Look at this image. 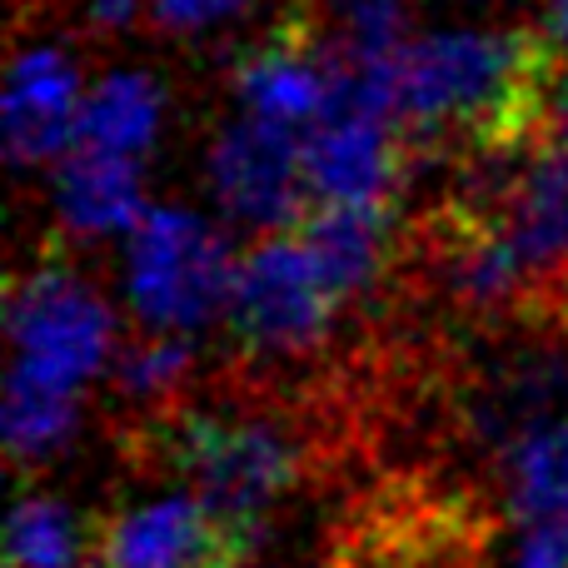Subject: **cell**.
Listing matches in <instances>:
<instances>
[{
  "label": "cell",
  "instance_id": "cell-1",
  "mask_svg": "<svg viewBox=\"0 0 568 568\" xmlns=\"http://www.w3.org/2000/svg\"><path fill=\"white\" fill-rule=\"evenodd\" d=\"M564 60L544 30H444L399 55V125L409 145H459L469 160H524L549 145Z\"/></svg>",
  "mask_w": 568,
  "mask_h": 568
},
{
  "label": "cell",
  "instance_id": "cell-2",
  "mask_svg": "<svg viewBox=\"0 0 568 568\" xmlns=\"http://www.w3.org/2000/svg\"><path fill=\"white\" fill-rule=\"evenodd\" d=\"M120 444L140 474L190 484L200 504L250 529L265 524V514L300 484L310 464V434L294 429L280 404H190V394L160 414L130 419Z\"/></svg>",
  "mask_w": 568,
  "mask_h": 568
},
{
  "label": "cell",
  "instance_id": "cell-3",
  "mask_svg": "<svg viewBox=\"0 0 568 568\" xmlns=\"http://www.w3.org/2000/svg\"><path fill=\"white\" fill-rule=\"evenodd\" d=\"M225 240L190 210H150L130 230V304L150 334H190L220 314L235 290Z\"/></svg>",
  "mask_w": 568,
  "mask_h": 568
},
{
  "label": "cell",
  "instance_id": "cell-4",
  "mask_svg": "<svg viewBox=\"0 0 568 568\" xmlns=\"http://www.w3.org/2000/svg\"><path fill=\"white\" fill-rule=\"evenodd\" d=\"M334 314H339V300L320 280L310 250L300 245L294 230H275L240 255L230 320L255 354L294 359V354L320 349Z\"/></svg>",
  "mask_w": 568,
  "mask_h": 568
},
{
  "label": "cell",
  "instance_id": "cell-5",
  "mask_svg": "<svg viewBox=\"0 0 568 568\" xmlns=\"http://www.w3.org/2000/svg\"><path fill=\"white\" fill-rule=\"evenodd\" d=\"M10 339L16 369L55 389L80 394V384L110 354V310L75 270L40 265L10 284Z\"/></svg>",
  "mask_w": 568,
  "mask_h": 568
},
{
  "label": "cell",
  "instance_id": "cell-6",
  "mask_svg": "<svg viewBox=\"0 0 568 568\" xmlns=\"http://www.w3.org/2000/svg\"><path fill=\"white\" fill-rule=\"evenodd\" d=\"M260 529L200 499L110 514L90 534V568H255Z\"/></svg>",
  "mask_w": 568,
  "mask_h": 568
},
{
  "label": "cell",
  "instance_id": "cell-7",
  "mask_svg": "<svg viewBox=\"0 0 568 568\" xmlns=\"http://www.w3.org/2000/svg\"><path fill=\"white\" fill-rule=\"evenodd\" d=\"M334 90H339V55L304 10L284 16L235 70V95L245 120L290 130L300 140L329 120Z\"/></svg>",
  "mask_w": 568,
  "mask_h": 568
},
{
  "label": "cell",
  "instance_id": "cell-8",
  "mask_svg": "<svg viewBox=\"0 0 568 568\" xmlns=\"http://www.w3.org/2000/svg\"><path fill=\"white\" fill-rule=\"evenodd\" d=\"M409 170V135L394 115H329L304 135V185L310 205L384 210Z\"/></svg>",
  "mask_w": 568,
  "mask_h": 568
},
{
  "label": "cell",
  "instance_id": "cell-9",
  "mask_svg": "<svg viewBox=\"0 0 568 568\" xmlns=\"http://www.w3.org/2000/svg\"><path fill=\"white\" fill-rule=\"evenodd\" d=\"M215 195L225 200L230 215L265 225L275 235L280 225H300L310 210V185H304V140L290 130L240 120L220 135L215 160H210Z\"/></svg>",
  "mask_w": 568,
  "mask_h": 568
},
{
  "label": "cell",
  "instance_id": "cell-10",
  "mask_svg": "<svg viewBox=\"0 0 568 568\" xmlns=\"http://www.w3.org/2000/svg\"><path fill=\"white\" fill-rule=\"evenodd\" d=\"M80 75L60 50L40 45L10 65L6 85V150L16 165L65 160L80 140Z\"/></svg>",
  "mask_w": 568,
  "mask_h": 568
},
{
  "label": "cell",
  "instance_id": "cell-11",
  "mask_svg": "<svg viewBox=\"0 0 568 568\" xmlns=\"http://www.w3.org/2000/svg\"><path fill=\"white\" fill-rule=\"evenodd\" d=\"M300 245L310 250L320 280L329 284V294L344 304H354L359 294H369L384 280L394 255V225L384 210H354V205H310L294 225Z\"/></svg>",
  "mask_w": 568,
  "mask_h": 568
},
{
  "label": "cell",
  "instance_id": "cell-12",
  "mask_svg": "<svg viewBox=\"0 0 568 568\" xmlns=\"http://www.w3.org/2000/svg\"><path fill=\"white\" fill-rule=\"evenodd\" d=\"M55 210L70 235L80 240L135 230L145 220V210H140V160L70 150L55 175Z\"/></svg>",
  "mask_w": 568,
  "mask_h": 568
},
{
  "label": "cell",
  "instance_id": "cell-13",
  "mask_svg": "<svg viewBox=\"0 0 568 568\" xmlns=\"http://www.w3.org/2000/svg\"><path fill=\"white\" fill-rule=\"evenodd\" d=\"M160 115H165V95H160L155 80L135 75V70L110 75L85 95L75 150H100V155L140 160L150 145H155Z\"/></svg>",
  "mask_w": 568,
  "mask_h": 568
},
{
  "label": "cell",
  "instance_id": "cell-14",
  "mask_svg": "<svg viewBox=\"0 0 568 568\" xmlns=\"http://www.w3.org/2000/svg\"><path fill=\"white\" fill-rule=\"evenodd\" d=\"M509 489L529 534L568 529V424H539L519 434L509 454Z\"/></svg>",
  "mask_w": 568,
  "mask_h": 568
},
{
  "label": "cell",
  "instance_id": "cell-15",
  "mask_svg": "<svg viewBox=\"0 0 568 568\" xmlns=\"http://www.w3.org/2000/svg\"><path fill=\"white\" fill-rule=\"evenodd\" d=\"M320 36L339 60H359V65H394L414 40L409 6L404 0H320Z\"/></svg>",
  "mask_w": 568,
  "mask_h": 568
},
{
  "label": "cell",
  "instance_id": "cell-16",
  "mask_svg": "<svg viewBox=\"0 0 568 568\" xmlns=\"http://www.w3.org/2000/svg\"><path fill=\"white\" fill-rule=\"evenodd\" d=\"M90 534L60 499L26 494L10 514L6 568H90Z\"/></svg>",
  "mask_w": 568,
  "mask_h": 568
},
{
  "label": "cell",
  "instance_id": "cell-17",
  "mask_svg": "<svg viewBox=\"0 0 568 568\" xmlns=\"http://www.w3.org/2000/svg\"><path fill=\"white\" fill-rule=\"evenodd\" d=\"M75 429V394L45 379L10 369L6 389V444L20 464H40L60 449Z\"/></svg>",
  "mask_w": 568,
  "mask_h": 568
},
{
  "label": "cell",
  "instance_id": "cell-18",
  "mask_svg": "<svg viewBox=\"0 0 568 568\" xmlns=\"http://www.w3.org/2000/svg\"><path fill=\"white\" fill-rule=\"evenodd\" d=\"M115 389L140 414H160L190 394V349L180 334H140L115 354Z\"/></svg>",
  "mask_w": 568,
  "mask_h": 568
},
{
  "label": "cell",
  "instance_id": "cell-19",
  "mask_svg": "<svg viewBox=\"0 0 568 568\" xmlns=\"http://www.w3.org/2000/svg\"><path fill=\"white\" fill-rule=\"evenodd\" d=\"M145 6L165 30L190 36V30H210V26H225V20L245 16L250 0H145Z\"/></svg>",
  "mask_w": 568,
  "mask_h": 568
},
{
  "label": "cell",
  "instance_id": "cell-20",
  "mask_svg": "<svg viewBox=\"0 0 568 568\" xmlns=\"http://www.w3.org/2000/svg\"><path fill=\"white\" fill-rule=\"evenodd\" d=\"M549 145L568 150V60L559 65V80H554V100H549Z\"/></svg>",
  "mask_w": 568,
  "mask_h": 568
},
{
  "label": "cell",
  "instance_id": "cell-21",
  "mask_svg": "<svg viewBox=\"0 0 568 568\" xmlns=\"http://www.w3.org/2000/svg\"><path fill=\"white\" fill-rule=\"evenodd\" d=\"M544 40L554 45V55L568 60V0H544Z\"/></svg>",
  "mask_w": 568,
  "mask_h": 568
},
{
  "label": "cell",
  "instance_id": "cell-22",
  "mask_svg": "<svg viewBox=\"0 0 568 568\" xmlns=\"http://www.w3.org/2000/svg\"><path fill=\"white\" fill-rule=\"evenodd\" d=\"M135 10H140V0H90V16H95V26H105V30H120Z\"/></svg>",
  "mask_w": 568,
  "mask_h": 568
}]
</instances>
